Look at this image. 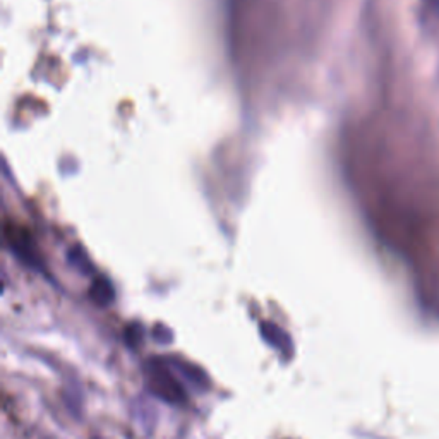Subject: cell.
Wrapping results in <instances>:
<instances>
[{
    "instance_id": "3",
    "label": "cell",
    "mask_w": 439,
    "mask_h": 439,
    "mask_svg": "<svg viewBox=\"0 0 439 439\" xmlns=\"http://www.w3.org/2000/svg\"><path fill=\"white\" fill-rule=\"evenodd\" d=\"M166 362L172 366V369H176L177 372H181L182 376H185L190 383L196 384V386L204 388L206 383H208V378H206L204 372L201 371L197 366H194V364L185 362V360H182V359H169Z\"/></svg>"
},
{
    "instance_id": "5",
    "label": "cell",
    "mask_w": 439,
    "mask_h": 439,
    "mask_svg": "<svg viewBox=\"0 0 439 439\" xmlns=\"http://www.w3.org/2000/svg\"><path fill=\"white\" fill-rule=\"evenodd\" d=\"M126 341L131 347H136L143 341V326L141 325H129L126 328Z\"/></svg>"
},
{
    "instance_id": "2",
    "label": "cell",
    "mask_w": 439,
    "mask_h": 439,
    "mask_svg": "<svg viewBox=\"0 0 439 439\" xmlns=\"http://www.w3.org/2000/svg\"><path fill=\"white\" fill-rule=\"evenodd\" d=\"M259 329H261V336L264 338V341H266L270 347L282 352L283 355L292 353V338H290V335H287L278 325L264 321L261 322V326H259Z\"/></svg>"
},
{
    "instance_id": "4",
    "label": "cell",
    "mask_w": 439,
    "mask_h": 439,
    "mask_svg": "<svg viewBox=\"0 0 439 439\" xmlns=\"http://www.w3.org/2000/svg\"><path fill=\"white\" fill-rule=\"evenodd\" d=\"M89 297L98 306H108L114 301V289L105 280H98V282L93 283L91 290H89Z\"/></svg>"
},
{
    "instance_id": "1",
    "label": "cell",
    "mask_w": 439,
    "mask_h": 439,
    "mask_svg": "<svg viewBox=\"0 0 439 439\" xmlns=\"http://www.w3.org/2000/svg\"><path fill=\"white\" fill-rule=\"evenodd\" d=\"M146 379L151 393L160 396L165 402L182 405L185 402V390L176 376L169 362L162 359H151L146 364Z\"/></svg>"
}]
</instances>
